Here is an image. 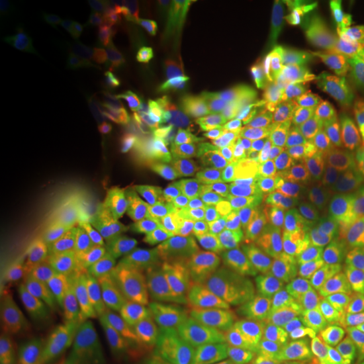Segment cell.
Returning <instances> with one entry per match:
<instances>
[{
    "mask_svg": "<svg viewBox=\"0 0 364 364\" xmlns=\"http://www.w3.org/2000/svg\"><path fill=\"white\" fill-rule=\"evenodd\" d=\"M249 93V77L237 67H221V100L223 117H233L243 105Z\"/></svg>",
    "mask_w": 364,
    "mask_h": 364,
    "instance_id": "15",
    "label": "cell"
},
{
    "mask_svg": "<svg viewBox=\"0 0 364 364\" xmlns=\"http://www.w3.org/2000/svg\"><path fill=\"white\" fill-rule=\"evenodd\" d=\"M265 11L277 26L287 37H296L310 41L316 31L330 14L324 4L316 2H299V0H269L265 2Z\"/></svg>",
    "mask_w": 364,
    "mask_h": 364,
    "instance_id": "9",
    "label": "cell"
},
{
    "mask_svg": "<svg viewBox=\"0 0 364 364\" xmlns=\"http://www.w3.org/2000/svg\"><path fill=\"white\" fill-rule=\"evenodd\" d=\"M306 322L308 342L314 350L336 364H364V326L346 328L318 318L312 312H306Z\"/></svg>",
    "mask_w": 364,
    "mask_h": 364,
    "instance_id": "7",
    "label": "cell"
},
{
    "mask_svg": "<svg viewBox=\"0 0 364 364\" xmlns=\"http://www.w3.org/2000/svg\"><path fill=\"white\" fill-rule=\"evenodd\" d=\"M310 71L308 41L277 35L272 41L261 73L273 79H301Z\"/></svg>",
    "mask_w": 364,
    "mask_h": 364,
    "instance_id": "12",
    "label": "cell"
},
{
    "mask_svg": "<svg viewBox=\"0 0 364 364\" xmlns=\"http://www.w3.org/2000/svg\"><path fill=\"white\" fill-rule=\"evenodd\" d=\"M344 102V91L336 81L308 73L296 83L294 91V114L301 132L312 138L322 140L334 126V114Z\"/></svg>",
    "mask_w": 364,
    "mask_h": 364,
    "instance_id": "5",
    "label": "cell"
},
{
    "mask_svg": "<svg viewBox=\"0 0 364 364\" xmlns=\"http://www.w3.org/2000/svg\"><path fill=\"white\" fill-rule=\"evenodd\" d=\"M130 55L134 63L148 71L150 75L164 79L178 73L184 65L186 59L178 49L170 47L166 43H154V41H132Z\"/></svg>",
    "mask_w": 364,
    "mask_h": 364,
    "instance_id": "13",
    "label": "cell"
},
{
    "mask_svg": "<svg viewBox=\"0 0 364 364\" xmlns=\"http://www.w3.org/2000/svg\"><path fill=\"white\" fill-rule=\"evenodd\" d=\"M208 160H215L251 181L273 184V181H279L282 148L237 124H229L210 138Z\"/></svg>",
    "mask_w": 364,
    "mask_h": 364,
    "instance_id": "2",
    "label": "cell"
},
{
    "mask_svg": "<svg viewBox=\"0 0 364 364\" xmlns=\"http://www.w3.org/2000/svg\"><path fill=\"white\" fill-rule=\"evenodd\" d=\"M282 148V164H279V181L291 191H312L324 181L322 162L318 150L308 144L284 142Z\"/></svg>",
    "mask_w": 364,
    "mask_h": 364,
    "instance_id": "10",
    "label": "cell"
},
{
    "mask_svg": "<svg viewBox=\"0 0 364 364\" xmlns=\"http://www.w3.org/2000/svg\"><path fill=\"white\" fill-rule=\"evenodd\" d=\"M28 25H31V13H28L25 2H18V0H2V11H0L2 39H18L25 33Z\"/></svg>",
    "mask_w": 364,
    "mask_h": 364,
    "instance_id": "16",
    "label": "cell"
},
{
    "mask_svg": "<svg viewBox=\"0 0 364 364\" xmlns=\"http://www.w3.org/2000/svg\"><path fill=\"white\" fill-rule=\"evenodd\" d=\"M13 122L57 152L107 160L95 116L63 85H57L45 104L14 114Z\"/></svg>",
    "mask_w": 364,
    "mask_h": 364,
    "instance_id": "1",
    "label": "cell"
},
{
    "mask_svg": "<svg viewBox=\"0 0 364 364\" xmlns=\"http://www.w3.org/2000/svg\"><path fill=\"white\" fill-rule=\"evenodd\" d=\"M308 294L312 308L308 312L324 318L328 322L346 326V328H363L364 306L354 296L350 287L338 286L320 273L308 275Z\"/></svg>",
    "mask_w": 364,
    "mask_h": 364,
    "instance_id": "6",
    "label": "cell"
},
{
    "mask_svg": "<svg viewBox=\"0 0 364 364\" xmlns=\"http://www.w3.org/2000/svg\"><path fill=\"white\" fill-rule=\"evenodd\" d=\"M265 312L275 336L287 350H294L299 356L312 354L314 348L308 342V328L301 326L304 316H299V310L287 296L286 287H279L269 294V298L265 299Z\"/></svg>",
    "mask_w": 364,
    "mask_h": 364,
    "instance_id": "8",
    "label": "cell"
},
{
    "mask_svg": "<svg viewBox=\"0 0 364 364\" xmlns=\"http://www.w3.org/2000/svg\"><path fill=\"white\" fill-rule=\"evenodd\" d=\"M221 67L223 63L207 57H196L186 61V65L182 69V75L191 81V85L198 90L210 104L215 105V109L221 114L223 100H221Z\"/></svg>",
    "mask_w": 364,
    "mask_h": 364,
    "instance_id": "14",
    "label": "cell"
},
{
    "mask_svg": "<svg viewBox=\"0 0 364 364\" xmlns=\"http://www.w3.org/2000/svg\"><path fill=\"white\" fill-rule=\"evenodd\" d=\"M350 287V291L354 294V296H364V282H360V284H354V286H348Z\"/></svg>",
    "mask_w": 364,
    "mask_h": 364,
    "instance_id": "17",
    "label": "cell"
},
{
    "mask_svg": "<svg viewBox=\"0 0 364 364\" xmlns=\"http://www.w3.org/2000/svg\"><path fill=\"white\" fill-rule=\"evenodd\" d=\"M314 245L318 257L334 265L360 255V241L332 213H322L314 219Z\"/></svg>",
    "mask_w": 364,
    "mask_h": 364,
    "instance_id": "11",
    "label": "cell"
},
{
    "mask_svg": "<svg viewBox=\"0 0 364 364\" xmlns=\"http://www.w3.org/2000/svg\"><path fill=\"white\" fill-rule=\"evenodd\" d=\"M200 196L203 203L217 208H229L243 203H263V200H277L296 205L299 203L291 196L279 193L273 184H263L251 178L241 176L239 172L223 166L215 160H207V166L203 170L200 181Z\"/></svg>",
    "mask_w": 364,
    "mask_h": 364,
    "instance_id": "4",
    "label": "cell"
},
{
    "mask_svg": "<svg viewBox=\"0 0 364 364\" xmlns=\"http://www.w3.org/2000/svg\"><path fill=\"white\" fill-rule=\"evenodd\" d=\"M316 150L322 162L324 182L334 188L330 198V213L334 215L364 195V160L342 138L336 124L318 142Z\"/></svg>",
    "mask_w": 364,
    "mask_h": 364,
    "instance_id": "3",
    "label": "cell"
}]
</instances>
